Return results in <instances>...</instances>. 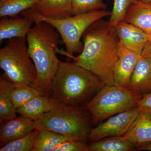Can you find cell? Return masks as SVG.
<instances>
[{
  "label": "cell",
  "mask_w": 151,
  "mask_h": 151,
  "mask_svg": "<svg viewBox=\"0 0 151 151\" xmlns=\"http://www.w3.org/2000/svg\"><path fill=\"white\" fill-rule=\"evenodd\" d=\"M82 38L84 45L81 54L69 58L94 73L104 85H114V70L120 45L116 27L101 19L89 26Z\"/></svg>",
  "instance_id": "obj_1"
},
{
  "label": "cell",
  "mask_w": 151,
  "mask_h": 151,
  "mask_svg": "<svg viewBox=\"0 0 151 151\" xmlns=\"http://www.w3.org/2000/svg\"><path fill=\"white\" fill-rule=\"evenodd\" d=\"M60 37L55 29L44 21L35 23L27 37L28 54L37 74L36 81L32 86L42 95H51L52 81L60 62L55 53L62 41Z\"/></svg>",
  "instance_id": "obj_2"
},
{
  "label": "cell",
  "mask_w": 151,
  "mask_h": 151,
  "mask_svg": "<svg viewBox=\"0 0 151 151\" xmlns=\"http://www.w3.org/2000/svg\"><path fill=\"white\" fill-rule=\"evenodd\" d=\"M104 84L98 76L75 63L60 61L51 84L50 97L65 105H81Z\"/></svg>",
  "instance_id": "obj_3"
},
{
  "label": "cell",
  "mask_w": 151,
  "mask_h": 151,
  "mask_svg": "<svg viewBox=\"0 0 151 151\" xmlns=\"http://www.w3.org/2000/svg\"><path fill=\"white\" fill-rule=\"evenodd\" d=\"M36 128L63 135L73 140H87L91 116L82 105H65L55 100L50 111L35 121Z\"/></svg>",
  "instance_id": "obj_4"
},
{
  "label": "cell",
  "mask_w": 151,
  "mask_h": 151,
  "mask_svg": "<svg viewBox=\"0 0 151 151\" xmlns=\"http://www.w3.org/2000/svg\"><path fill=\"white\" fill-rule=\"evenodd\" d=\"M143 95L125 87L104 85L88 102L81 105L91 116L92 125L136 106Z\"/></svg>",
  "instance_id": "obj_5"
},
{
  "label": "cell",
  "mask_w": 151,
  "mask_h": 151,
  "mask_svg": "<svg viewBox=\"0 0 151 151\" xmlns=\"http://www.w3.org/2000/svg\"><path fill=\"white\" fill-rule=\"evenodd\" d=\"M26 38H14L0 49V67L15 86H32L36 70L27 52Z\"/></svg>",
  "instance_id": "obj_6"
},
{
  "label": "cell",
  "mask_w": 151,
  "mask_h": 151,
  "mask_svg": "<svg viewBox=\"0 0 151 151\" xmlns=\"http://www.w3.org/2000/svg\"><path fill=\"white\" fill-rule=\"evenodd\" d=\"M111 12L103 9L62 19L39 17L34 23L44 21L52 25L59 33L65 46V51L57 48L56 52L64 55L69 58L74 53L82 52L84 45L81 41V38L88 27L95 22L111 15Z\"/></svg>",
  "instance_id": "obj_7"
},
{
  "label": "cell",
  "mask_w": 151,
  "mask_h": 151,
  "mask_svg": "<svg viewBox=\"0 0 151 151\" xmlns=\"http://www.w3.org/2000/svg\"><path fill=\"white\" fill-rule=\"evenodd\" d=\"M140 111L136 105L127 111L111 116L91 129L87 140L93 142L109 137L123 136L129 129Z\"/></svg>",
  "instance_id": "obj_8"
},
{
  "label": "cell",
  "mask_w": 151,
  "mask_h": 151,
  "mask_svg": "<svg viewBox=\"0 0 151 151\" xmlns=\"http://www.w3.org/2000/svg\"><path fill=\"white\" fill-rule=\"evenodd\" d=\"M71 4V0H38L33 7L21 14L33 23L39 17L53 19L64 18L72 16Z\"/></svg>",
  "instance_id": "obj_9"
},
{
  "label": "cell",
  "mask_w": 151,
  "mask_h": 151,
  "mask_svg": "<svg viewBox=\"0 0 151 151\" xmlns=\"http://www.w3.org/2000/svg\"><path fill=\"white\" fill-rule=\"evenodd\" d=\"M121 43L128 50L142 55L146 44L151 40L150 36L140 28L123 21L116 27Z\"/></svg>",
  "instance_id": "obj_10"
},
{
  "label": "cell",
  "mask_w": 151,
  "mask_h": 151,
  "mask_svg": "<svg viewBox=\"0 0 151 151\" xmlns=\"http://www.w3.org/2000/svg\"><path fill=\"white\" fill-rule=\"evenodd\" d=\"M141 55L128 50L120 42L119 60L114 70V85L127 88Z\"/></svg>",
  "instance_id": "obj_11"
},
{
  "label": "cell",
  "mask_w": 151,
  "mask_h": 151,
  "mask_svg": "<svg viewBox=\"0 0 151 151\" xmlns=\"http://www.w3.org/2000/svg\"><path fill=\"white\" fill-rule=\"evenodd\" d=\"M123 136L134 146L137 150L151 144V114L140 111Z\"/></svg>",
  "instance_id": "obj_12"
},
{
  "label": "cell",
  "mask_w": 151,
  "mask_h": 151,
  "mask_svg": "<svg viewBox=\"0 0 151 151\" xmlns=\"http://www.w3.org/2000/svg\"><path fill=\"white\" fill-rule=\"evenodd\" d=\"M36 129L34 121L23 116L6 121L0 129L1 147L24 137Z\"/></svg>",
  "instance_id": "obj_13"
},
{
  "label": "cell",
  "mask_w": 151,
  "mask_h": 151,
  "mask_svg": "<svg viewBox=\"0 0 151 151\" xmlns=\"http://www.w3.org/2000/svg\"><path fill=\"white\" fill-rule=\"evenodd\" d=\"M33 22L25 17H6L0 20V41L14 38H26Z\"/></svg>",
  "instance_id": "obj_14"
},
{
  "label": "cell",
  "mask_w": 151,
  "mask_h": 151,
  "mask_svg": "<svg viewBox=\"0 0 151 151\" xmlns=\"http://www.w3.org/2000/svg\"><path fill=\"white\" fill-rule=\"evenodd\" d=\"M127 88L142 95L151 92V59L141 56Z\"/></svg>",
  "instance_id": "obj_15"
},
{
  "label": "cell",
  "mask_w": 151,
  "mask_h": 151,
  "mask_svg": "<svg viewBox=\"0 0 151 151\" xmlns=\"http://www.w3.org/2000/svg\"><path fill=\"white\" fill-rule=\"evenodd\" d=\"M137 27L151 37V5L137 1L130 6L124 20Z\"/></svg>",
  "instance_id": "obj_16"
},
{
  "label": "cell",
  "mask_w": 151,
  "mask_h": 151,
  "mask_svg": "<svg viewBox=\"0 0 151 151\" xmlns=\"http://www.w3.org/2000/svg\"><path fill=\"white\" fill-rule=\"evenodd\" d=\"M14 83L7 79L4 74L0 78V122L8 121L17 117L12 94L14 88Z\"/></svg>",
  "instance_id": "obj_17"
},
{
  "label": "cell",
  "mask_w": 151,
  "mask_h": 151,
  "mask_svg": "<svg viewBox=\"0 0 151 151\" xmlns=\"http://www.w3.org/2000/svg\"><path fill=\"white\" fill-rule=\"evenodd\" d=\"M54 103L55 100L50 97L39 95L17 109V113L32 121H36L43 114L50 111Z\"/></svg>",
  "instance_id": "obj_18"
},
{
  "label": "cell",
  "mask_w": 151,
  "mask_h": 151,
  "mask_svg": "<svg viewBox=\"0 0 151 151\" xmlns=\"http://www.w3.org/2000/svg\"><path fill=\"white\" fill-rule=\"evenodd\" d=\"M90 151H132L136 150L134 146L124 136H115L92 142Z\"/></svg>",
  "instance_id": "obj_19"
},
{
  "label": "cell",
  "mask_w": 151,
  "mask_h": 151,
  "mask_svg": "<svg viewBox=\"0 0 151 151\" xmlns=\"http://www.w3.org/2000/svg\"><path fill=\"white\" fill-rule=\"evenodd\" d=\"M71 140L55 132L40 130L31 151H53L60 143Z\"/></svg>",
  "instance_id": "obj_20"
},
{
  "label": "cell",
  "mask_w": 151,
  "mask_h": 151,
  "mask_svg": "<svg viewBox=\"0 0 151 151\" xmlns=\"http://www.w3.org/2000/svg\"><path fill=\"white\" fill-rule=\"evenodd\" d=\"M38 0H0V17H16L32 8Z\"/></svg>",
  "instance_id": "obj_21"
},
{
  "label": "cell",
  "mask_w": 151,
  "mask_h": 151,
  "mask_svg": "<svg viewBox=\"0 0 151 151\" xmlns=\"http://www.w3.org/2000/svg\"><path fill=\"white\" fill-rule=\"evenodd\" d=\"M39 132L36 129L24 137L1 147L0 151H31Z\"/></svg>",
  "instance_id": "obj_22"
},
{
  "label": "cell",
  "mask_w": 151,
  "mask_h": 151,
  "mask_svg": "<svg viewBox=\"0 0 151 151\" xmlns=\"http://www.w3.org/2000/svg\"><path fill=\"white\" fill-rule=\"evenodd\" d=\"M40 95V93L32 86H15L12 92V100L15 108L17 109L22 107L35 97Z\"/></svg>",
  "instance_id": "obj_23"
},
{
  "label": "cell",
  "mask_w": 151,
  "mask_h": 151,
  "mask_svg": "<svg viewBox=\"0 0 151 151\" xmlns=\"http://www.w3.org/2000/svg\"><path fill=\"white\" fill-rule=\"evenodd\" d=\"M107 6L103 0H71L72 15L80 14L92 11L106 10Z\"/></svg>",
  "instance_id": "obj_24"
},
{
  "label": "cell",
  "mask_w": 151,
  "mask_h": 151,
  "mask_svg": "<svg viewBox=\"0 0 151 151\" xmlns=\"http://www.w3.org/2000/svg\"><path fill=\"white\" fill-rule=\"evenodd\" d=\"M137 0H114L113 10L110 15L109 22L114 26L124 20L127 11L130 6Z\"/></svg>",
  "instance_id": "obj_25"
},
{
  "label": "cell",
  "mask_w": 151,
  "mask_h": 151,
  "mask_svg": "<svg viewBox=\"0 0 151 151\" xmlns=\"http://www.w3.org/2000/svg\"><path fill=\"white\" fill-rule=\"evenodd\" d=\"M53 151H90L85 141L68 140L60 143Z\"/></svg>",
  "instance_id": "obj_26"
},
{
  "label": "cell",
  "mask_w": 151,
  "mask_h": 151,
  "mask_svg": "<svg viewBox=\"0 0 151 151\" xmlns=\"http://www.w3.org/2000/svg\"><path fill=\"white\" fill-rule=\"evenodd\" d=\"M137 105L141 111L151 114V92L143 95Z\"/></svg>",
  "instance_id": "obj_27"
},
{
  "label": "cell",
  "mask_w": 151,
  "mask_h": 151,
  "mask_svg": "<svg viewBox=\"0 0 151 151\" xmlns=\"http://www.w3.org/2000/svg\"><path fill=\"white\" fill-rule=\"evenodd\" d=\"M141 56L151 59V40L146 44L143 49Z\"/></svg>",
  "instance_id": "obj_28"
},
{
  "label": "cell",
  "mask_w": 151,
  "mask_h": 151,
  "mask_svg": "<svg viewBox=\"0 0 151 151\" xmlns=\"http://www.w3.org/2000/svg\"><path fill=\"white\" fill-rule=\"evenodd\" d=\"M138 150H149L151 151V144L142 147Z\"/></svg>",
  "instance_id": "obj_29"
},
{
  "label": "cell",
  "mask_w": 151,
  "mask_h": 151,
  "mask_svg": "<svg viewBox=\"0 0 151 151\" xmlns=\"http://www.w3.org/2000/svg\"><path fill=\"white\" fill-rule=\"evenodd\" d=\"M140 1H142L143 2L147 3V4H149L151 2V0H140Z\"/></svg>",
  "instance_id": "obj_30"
},
{
  "label": "cell",
  "mask_w": 151,
  "mask_h": 151,
  "mask_svg": "<svg viewBox=\"0 0 151 151\" xmlns=\"http://www.w3.org/2000/svg\"><path fill=\"white\" fill-rule=\"evenodd\" d=\"M149 4H150L151 5V2H150V3H149Z\"/></svg>",
  "instance_id": "obj_31"
},
{
  "label": "cell",
  "mask_w": 151,
  "mask_h": 151,
  "mask_svg": "<svg viewBox=\"0 0 151 151\" xmlns=\"http://www.w3.org/2000/svg\"><path fill=\"white\" fill-rule=\"evenodd\" d=\"M137 1H140V0H137Z\"/></svg>",
  "instance_id": "obj_32"
}]
</instances>
